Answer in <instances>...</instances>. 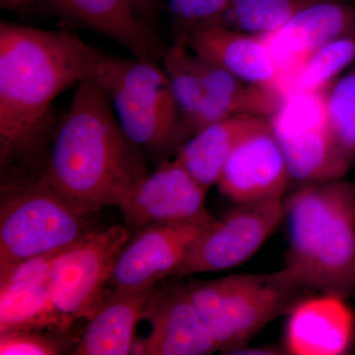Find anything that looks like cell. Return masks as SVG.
<instances>
[{"label":"cell","instance_id":"obj_23","mask_svg":"<svg viewBox=\"0 0 355 355\" xmlns=\"http://www.w3.org/2000/svg\"><path fill=\"white\" fill-rule=\"evenodd\" d=\"M326 0H230L223 24L250 34L279 29L311 6Z\"/></svg>","mask_w":355,"mask_h":355},{"label":"cell","instance_id":"obj_7","mask_svg":"<svg viewBox=\"0 0 355 355\" xmlns=\"http://www.w3.org/2000/svg\"><path fill=\"white\" fill-rule=\"evenodd\" d=\"M324 92L288 93L268 118L291 181L303 186L340 179L352 164L331 132Z\"/></svg>","mask_w":355,"mask_h":355},{"label":"cell","instance_id":"obj_14","mask_svg":"<svg viewBox=\"0 0 355 355\" xmlns=\"http://www.w3.org/2000/svg\"><path fill=\"white\" fill-rule=\"evenodd\" d=\"M142 320L150 324V333L135 340L132 354L207 355L218 350L186 286L156 287Z\"/></svg>","mask_w":355,"mask_h":355},{"label":"cell","instance_id":"obj_26","mask_svg":"<svg viewBox=\"0 0 355 355\" xmlns=\"http://www.w3.org/2000/svg\"><path fill=\"white\" fill-rule=\"evenodd\" d=\"M69 249L32 257L0 270V297L43 284L50 279L58 259Z\"/></svg>","mask_w":355,"mask_h":355},{"label":"cell","instance_id":"obj_4","mask_svg":"<svg viewBox=\"0 0 355 355\" xmlns=\"http://www.w3.org/2000/svg\"><path fill=\"white\" fill-rule=\"evenodd\" d=\"M92 78L108 96L123 132L144 155L164 160L188 140L171 83L158 62L101 53Z\"/></svg>","mask_w":355,"mask_h":355},{"label":"cell","instance_id":"obj_28","mask_svg":"<svg viewBox=\"0 0 355 355\" xmlns=\"http://www.w3.org/2000/svg\"><path fill=\"white\" fill-rule=\"evenodd\" d=\"M123 1L142 22L155 30L159 10H160V0H123Z\"/></svg>","mask_w":355,"mask_h":355},{"label":"cell","instance_id":"obj_10","mask_svg":"<svg viewBox=\"0 0 355 355\" xmlns=\"http://www.w3.org/2000/svg\"><path fill=\"white\" fill-rule=\"evenodd\" d=\"M209 190L179 162L164 159L121 200L120 207L130 233L161 222L216 223L205 207Z\"/></svg>","mask_w":355,"mask_h":355},{"label":"cell","instance_id":"obj_15","mask_svg":"<svg viewBox=\"0 0 355 355\" xmlns=\"http://www.w3.org/2000/svg\"><path fill=\"white\" fill-rule=\"evenodd\" d=\"M355 312L345 299L309 296L289 312L284 349L292 355H342L354 343Z\"/></svg>","mask_w":355,"mask_h":355},{"label":"cell","instance_id":"obj_18","mask_svg":"<svg viewBox=\"0 0 355 355\" xmlns=\"http://www.w3.org/2000/svg\"><path fill=\"white\" fill-rule=\"evenodd\" d=\"M193 62L205 90V103L196 121L193 135L211 123L235 114L270 118L286 96L277 89L245 83L196 53Z\"/></svg>","mask_w":355,"mask_h":355},{"label":"cell","instance_id":"obj_6","mask_svg":"<svg viewBox=\"0 0 355 355\" xmlns=\"http://www.w3.org/2000/svg\"><path fill=\"white\" fill-rule=\"evenodd\" d=\"M0 189V270L69 249L94 231L89 216L70 207L43 177Z\"/></svg>","mask_w":355,"mask_h":355},{"label":"cell","instance_id":"obj_2","mask_svg":"<svg viewBox=\"0 0 355 355\" xmlns=\"http://www.w3.org/2000/svg\"><path fill=\"white\" fill-rule=\"evenodd\" d=\"M147 172L146 155L121 127L108 96L92 77L77 84L58 123L43 177L85 216L120 205Z\"/></svg>","mask_w":355,"mask_h":355},{"label":"cell","instance_id":"obj_27","mask_svg":"<svg viewBox=\"0 0 355 355\" xmlns=\"http://www.w3.org/2000/svg\"><path fill=\"white\" fill-rule=\"evenodd\" d=\"M69 342L43 331L12 330L0 333L1 355H57L67 350Z\"/></svg>","mask_w":355,"mask_h":355},{"label":"cell","instance_id":"obj_8","mask_svg":"<svg viewBox=\"0 0 355 355\" xmlns=\"http://www.w3.org/2000/svg\"><path fill=\"white\" fill-rule=\"evenodd\" d=\"M130 238L125 226L94 230L58 259L51 273V301L62 331L94 314Z\"/></svg>","mask_w":355,"mask_h":355},{"label":"cell","instance_id":"obj_12","mask_svg":"<svg viewBox=\"0 0 355 355\" xmlns=\"http://www.w3.org/2000/svg\"><path fill=\"white\" fill-rule=\"evenodd\" d=\"M355 35V6L349 0H326L311 6L279 29L261 35L279 69L284 94L296 72L333 40Z\"/></svg>","mask_w":355,"mask_h":355},{"label":"cell","instance_id":"obj_1","mask_svg":"<svg viewBox=\"0 0 355 355\" xmlns=\"http://www.w3.org/2000/svg\"><path fill=\"white\" fill-rule=\"evenodd\" d=\"M101 51L79 37L0 23L1 187L43 176L58 123L51 106L64 91L92 77Z\"/></svg>","mask_w":355,"mask_h":355},{"label":"cell","instance_id":"obj_25","mask_svg":"<svg viewBox=\"0 0 355 355\" xmlns=\"http://www.w3.org/2000/svg\"><path fill=\"white\" fill-rule=\"evenodd\" d=\"M230 0H168L174 42L184 44L191 34L223 24Z\"/></svg>","mask_w":355,"mask_h":355},{"label":"cell","instance_id":"obj_9","mask_svg":"<svg viewBox=\"0 0 355 355\" xmlns=\"http://www.w3.org/2000/svg\"><path fill=\"white\" fill-rule=\"evenodd\" d=\"M284 198L238 205L193 243L175 277L230 270L253 257L284 219Z\"/></svg>","mask_w":355,"mask_h":355},{"label":"cell","instance_id":"obj_24","mask_svg":"<svg viewBox=\"0 0 355 355\" xmlns=\"http://www.w3.org/2000/svg\"><path fill=\"white\" fill-rule=\"evenodd\" d=\"M327 116L343 154L355 159V64L324 92Z\"/></svg>","mask_w":355,"mask_h":355},{"label":"cell","instance_id":"obj_17","mask_svg":"<svg viewBox=\"0 0 355 355\" xmlns=\"http://www.w3.org/2000/svg\"><path fill=\"white\" fill-rule=\"evenodd\" d=\"M67 19L127 49L132 57L160 62L168 44L123 0H44Z\"/></svg>","mask_w":355,"mask_h":355},{"label":"cell","instance_id":"obj_13","mask_svg":"<svg viewBox=\"0 0 355 355\" xmlns=\"http://www.w3.org/2000/svg\"><path fill=\"white\" fill-rule=\"evenodd\" d=\"M289 181L286 158L268 119L238 144L217 187L223 197L244 205L284 198Z\"/></svg>","mask_w":355,"mask_h":355},{"label":"cell","instance_id":"obj_3","mask_svg":"<svg viewBox=\"0 0 355 355\" xmlns=\"http://www.w3.org/2000/svg\"><path fill=\"white\" fill-rule=\"evenodd\" d=\"M288 254L299 284L347 299L355 291V183L304 184L284 200Z\"/></svg>","mask_w":355,"mask_h":355},{"label":"cell","instance_id":"obj_16","mask_svg":"<svg viewBox=\"0 0 355 355\" xmlns=\"http://www.w3.org/2000/svg\"><path fill=\"white\" fill-rule=\"evenodd\" d=\"M184 46L245 83L282 92L279 69L261 35L217 24L193 32Z\"/></svg>","mask_w":355,"mask_h":355},{"label":"cell","instance_id":"obj_19","mask_svg":"<svg viewBox=\"0 0 355 355\" xmlns=\"http://www.w3.org/2000/svg\"><path fill=\"white\" fill-rule=\"evenodd\" d=\"M155 291L156 286L146 291L114 289L88 320L71 354H132L135 328Z\"/></svg>","mask_w":355,"mask_h":355},{"label":"cell","instance_id":"obj_20","mask_svg":"<svg viewBox=\"0 0 355 355\" xmlns=\"http://www.w3.org/2000/svg\"><path fill=\"white\" fill-rule=\"evenodd\" d=\"M268 118L235 114L202 128L176 151V160L191 177L209 190L217 186L222 172L238 144L265 125Z\"/></svg>","mask_w":355,"mask_h":355},{"label":"cell","instance_id":"obj_29","mask_svg":"<svg viewBox=\"0 0 355 355\" xmlns=\"http://www.w3.org/2000/svg\"><path fill=\"white\" fill-rule=\"evenodd\" d=\"M282 352H286L284 349H277L275 347H270V345H266V347H249L245 345L244 347L236 350L233 352V354H284Z\"/></svg>","mask_w":355,"mask_h":355},{"label":"cell","instance_id":"obj_11","mask_svg":"<svg viewBox=\"0 0 355 355\" xmlns=\"http://www.w3.org/2000/svg\"><path fill=\"white\" fill-rule=\"evenodd\" d=\"M211 225L161 222L137 231L121 249L110 286L120 291H146L174 277L193 243Z\"/></svg>","mask_w":355,"mask_h":355},{"label":"cell","instance_id":"obj_30","mask_svg":"<svg viewBox=\"0 0 355 355\" xmlns=\"http://www.w3.org/2000/svg\"><path fill=\"white\" fill-rule=\"evenodd\" d=\"M38 2H44V0H0V6L4 10L17 11Z\"/></svg>","mask_w":355,"mask_h":355},{"label":"cell","instance_id":"obj_21","mask_svg":"<svg viewBox=\"0 0 355 355\" xmlns=\"http://www.w3.org/2000/svg\"><path fill=\"white\" fill-rule=\"evenodd\" d=\"M160 62L171 83L189 139L193 135V127L205 99V86L196 69L193 53L184 44L173 43L166 49Z\"/></svg>","mask_w":355,"mask_h":355},{"label":"cell","instance_id":"obj_22","mask_svg":"<svg viewBox=\"0 0 355 355\" xmlns=\"http://www.w3.org/2000/svg\"><path fill=\"white\" fill-rule=\"evenodd\" d=\"M354 64L355 35L333 40L306 60L292 79L287 94L323 92Z\"/></svg>","mask_w":355,"mask_h":355},{"label":"cell","instance_id":"obj_5","mask_svg":"<svg viewBox=\"0 0 355 355\" xmlns=\"http://www.w3.org/2000/svg\"><path fill=\"white\" fill-rule=\"evenodd\" d=\"M191 302L222 354L244 347L261 329L289 312L312 289L286 268L261 275H235L186 286Z\"/></svg>","mask_w":355,"mask_h":355}]
</instances>
